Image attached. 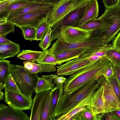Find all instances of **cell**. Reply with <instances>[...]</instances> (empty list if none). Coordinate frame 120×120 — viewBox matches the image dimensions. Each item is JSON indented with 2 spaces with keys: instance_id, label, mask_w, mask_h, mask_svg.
Wrapping results in <instances>:
<instances>
[{
  "instance_id": "f35d334b",
  "label": "cell",
  "mask_w": 120,
  "mask_h": 120,
  "mask_svg": "<svg viewBox=\"0 0 120 120\" xmlns=\"http://www.w3.org/2000/svg\"><path fill=\"white\" fill-rule=\"evenodd\" d=\"M114 71L112 65L107 69L103 76L105 79L108 81L114 76Z\"/></svg>"
},
{
  "instance_id": "277c9868",
  "label": "cell",
  "mask_w": 120,
  "mask_h": 120,
  "mask_svg": "<svg viewBox=\"0 0 120 120\" xmlns=\"http://www.w3.org/2000/svg\"><path fill=\"white\" fill-rule=\"evenodd\" d=\"M90 0H64L53 6L46 18L51 27L72 11L86 4Z\"/></svg>"
},
{
  "instance_id": "cb8c5ba5",
  "label": "cell",
  "mask_w": 120,
  "mask_h": 120,
  "mask_svg": "<svg viewBox=\"0 0 120 120\" xmlns=\"http://www.w3.org/2000/svg\"><path fill=\"white\" fill-rule=\"evenodd\" d=\"M43 52L42 51H33L29 50H23L17 56L20 59L37 62L39 60Z\"/></svg>"
},
{
  "instance_id": "bcb514c9",
  "label": "cell",
  "mask_w": 120,
  "mask_h": 120,
  "mask_svg": "<svg viewBox=\"0 0 120 120\" xmlns=\"http://www.w3.org/2000/svg\"><path fill=\"white\" fill-rule=\"evenodd\" d=\"M7 18L5 17L0 18V25L5 23L7 22Z\"/></svg>"
},
{
  "instance_id": "7bdbcfd3",
  "label": "cell",
  "mask_w": 120,
  "mask_h": 120,
  "mask_svg": "<svg viewBox=\"0 0 120 120\" xmlns=\"http://www.w3.org/2000/svg\"><path fill=\"white\" fill-rule=\"evenodd\" d=\"M105 120H120V118L113 112L106 113Z\"/></svg>"
},
{
  "instance_id": "ba28073f",
  "label": "cell",
  "mask_w": 120,
  "mask_h": 120,
  "mask_svg": "<svg viewBox=\"0 0 120 120\" xmlns=\"http://www.w3.org/2000/svg\"><path fill=\"white\" fill-rule=\"evenodd\" d=\"M50 9L30 12L15 19L7 21L8 22L14 24L17 27L30 26L36 27L46 18Z\"/></svg>"
},
{
  "instance_id": "8d00e7d4",
  "label": "cell",
  "mask_w": 120,
  "mask_h": 120,
  "mask_svg": "<svg viewBox=\"0 0 120 120\" xmlns=\"http://www.w3.org/2000/svg\"><path fill=\"white\" fill-rule=\"evenodd\" d=\"M103 4L107 9L115 6L120 3V0H102Z\"/></svg>"
},
{
  "instance_id": "f546056e",
  "label": "cell",
  "mask_w": 120,
  "mask_h": 120,
  "mask_svg": "<svg viewBox=\"0 0 120 120\" xmlns=\"http://www.w3.org/2000/svg\"><path fill=\"white\" fill-rule=\"evenodd\" d=\"M50 27L47 22L46 18H45L35 27L36 31L35 40H41L46 35Z\"/></svg>"
},
{
  "instance_id": "836d02e7",
  "label": "cell",
  "mask_w": 120,
  "mask_h": 120,
  "mask_svg": "<svg viewBox=\"0 0 120 120\" xmlns=\"http://www.w3.org/2000/svg\"><path fill=\"white\" fill-rule=\"evenodd\" d=\"M15 29V25L8 22L5 23L0 25V36L5 37L8 34L14 32Z\"/></svg>"
},
{
  "instance_id": "7a4b0ae2",
  "label": "cell",
  "mask_w": 120,
  "mask_h": 120,
  "mask_svg": "<svg viewBox=\"0 0 120 120\" xmlns=\"http://www.w3.org/2000/svg\"><path fill=\"white\" fill-rule=\"evenodd\" d=\"M104 78L103 76L93 80L70 92L61 93L56 108V117L71 111L86 98L94 93L99 88Z\"/></svg>"
},
{
  "instance_id": "ab89813d",
  "label": "cell",
  "mask_w": 120,
  "mask_h": 120,
  "mask_svg": "<svg viewBox=\"0 0 120 120\" xmlns=\"http://www.w3.org/2000/svg\"><path fill=\"white\" fill-rule=\"evenodd\" d=\"M66 78L63 76H57L53 79V82L56 86H63Z\"/></svg>"
},
{
  "instance_id": "b9f144b4",
  "label": "cell",
  "mask_w": 120,
  "mask_h": 120,
  "mask_svg": "<svg viewBox=\"0 0 120 120\" xmlns=\"http://www.w3.org/2000/svg\"><path fill=\"white\" fill-rule=\"evenodd\" d=\"M10 3L4 0L0 1V15L4 13L6 10Z\"/></svg>"
},
{
  "instance_id": "681fc988",
  "label": "cell",
  "mask_w": 120,
  "mask_h": 120,
  "mask_svg": "<svg viewBox=\"0 0 120 120\" xmlns=\"http://www.w3.org/2000/svg\"><path fill=\"white\" fill-rule=\"evenodd\" d=\"M8 2L10 4L15 2L16 1H18L19 0H4Z\"/></svg>"
},
{
  "instance_id": "ac0fdd59",
  "label": "cell",
  "mask_w": 120,
  "mask_h": 120,
  "mask_svg": "<svg viewBox=\"0 0 120 120\" xmlns=\"http://www.w3.org/2000/svg\"><path fill=\"white\" fill-rule=\"evenodd\" d=\"M88 49L79 48L53 54L58 61L57 64L60 65L64 62L79 57Z\"/></svg>"
},
{
  "instance_id": "f6af8a7d",
  "label": "cell",
  "mask_w": 120,
  "mask_h": 120,
  "mask_svg": "<svg viewBox=\"0 0 120 120\" xmlns=\"http://www.w3.org/2000/svg\"><path fill=\"white\" fill-rule=\"evenodd\" d=\"M11 41L9 40L2 36H0V44H5L11 42Z\"/></svg>"
},
{
  "instance_id": "7402d4cb",
  "label": "cell",
  "mask_w": 120,
  "mask_h": 120,
  "mask_svg": "<svg viewBox=\"0 0 120 120\" xmlns=\"http://www.w3.org/2000/svg\"><path fill=\"white\" fill-rule=\"evenodd\" d=\"M63 86H56L51 91V97L50 102V120H54L55 119V112L60 95L63 91Z\"/></svg>"
},
{
  "instance_id": "f1b7e54d",
  "label": "cell",
  "mask_w": 120,
  "mask_h": 120,
  "mask_svg": "<svg viewBox=\"0 0 120 120\" xmlns=\"http://www.w3.org/2000/svg\"><path fill=\"white\" fill-rule=\"evenodd\" d=\"M58 62L53 54L46 50L43 51L42 55L37 63L38 64H49L56 65L58 64Z\"/></svg>"
},
{
  "instance_id": "83f0119b",
  "label": "cell",
  "mask_w": 120,
  "mask_h": 120,
  "mask_svg": "<svg viewBox=\"0 0 120 120\" xmlns=\"http://www.w3.org/2000/svg\"><path fill=\"white\" fill-rule=\"evenodd\" d=\"M51 97V90L43 105L40 120H50V111Z\"/></svg>"
},
{
  "instance_id": "30bf717a",
  "label": "cell",
  "mask_w": 120,
  "mask_h": 120,
  "mask_svg": "<svg viewBox=\"0 0 120 120\" xmlns=\"http://www.w3.org/2000/svg\"><path fill=\"white\" fill-rule=\"evenodd\" d=\"M5 102L8 105L17 110H27L31 109L33 103L32 98L5 90Z\"/></svg>"
},
{
  "instance_id": "d590c367",
  "label": "cell",
  "mask_w": 120,
  "mask_h": 120,
  "mask_svg": "<svg viewBox=\"0 0 120 120\" xmlns=\"http://www.w3.org/2000/svg\"><path fill=\"white\" fill-rule=\"evenodd\" d=\"M106 55L112 62H115L120 63V52L114 48L108 50Z\"/></svg>"
},
{
  "instance_id": "9a60e30c",
  "label": "cell",
  "mask_w": 120,
  "mask_h": 120,
  "mask_svg": "<svg viewBox=\"0 0 120 120\" xmlns=\"http://www.w3.org/2000/svg\"><path fill=\"white\" fill-rule=\"evenodd\" d=\"M54 5L39 3H33L10 12L8 15L7 20L15 19L21 15L30 12L41 10L50 9Z\"/></svg>"
},
{
  "instance_id": "d6986e66",
  "label": "cell",
  "mask_w": 120,
  "mask_h": 120,
  "mask_svg": "<svg viewBox=\"0 0 120 120\" xmlns=\"http://www.w3.org/2000/svg\"><path fill=\"white\" fill-rule=\"evenodd\" d=\"M20 45L12 41L5 44H0V60L14 57L21 52Z\"/></svg>"
},
{
  "instance_id": "603a6c76",
  "label": "cell",
  "mask_w": 120,
  "mask_h": 120,
  "mask_svg": "<svg viewBox=\"0 0 120 120\" xmlns=\"http://www.w3.org/2000/svg\"><path fill=\"white\" fill-rule=\"evenodd\" d=\"M37 3H41L37 0H19L10 3L6 11L0 15V18L5 17L7 18L8 13L10 12Z\"/></svg>"
},
{
  "instance_id": "60d3db41",
  "label": "cell",
  "mask_w": 120,
  "mask_h": 120,
  "mask_svg": "<svg viewBox=\"0 0 120 120\" xmlns=\"http://www.w3.org/2000/svg\"><path fill=\"white\" fill-rule=\"evenodd\" d=\"M112 66L114 74L117 76L120 84V63L113 62Z\"/></svg>"
},
{
  "instance_id": "2e32d148",
  "label": "cell",
  "mask_w": 120,
  "mask_h": 120,
  "mask_svg": "<svg viewBox=\"0 0 120 120\" xmlns=\"http://www.w3.org/2000/svg\"><path fill=\"white\" fill-rule=\"evenodd\" d=\"M51 91L36 93L33 99L30 120H40L43 105Z\"/></svg>"
},
{
  "instance_id": "8992f818",
  "label": "cell",
  "mask_w": 120,
  "mask_h": 120,
  "mask_svg": "<svg viewBox=\"0 0 120 120\" xmlns=\"http://www.w3.org/2000/svg\"><path fill=\"white\" fill-rule=\"evenodd\" d=\"M93 30H85L71 26H63L56 39L68 43L83 41L90 38Z\"/></svg>"
},
{
  "instance_id": "484cf974",
  "label": "cell",
  "mask_w": 120,
  "mask_h": 120,
  "mask_svg": "<svg viewBox=\"0 0 120 120\" xmlns=\"http://www.w3.org/2000/svg\"><path fill=\"white\" fill-rule=\"evenodd\" d=\"M11 64L10 61L7 60H0V86L4 84L11 73Z\"/></svg>"
},
{
  "instance_id": "d4e9b609",
  "label": "cell",
  "mask_w": 120,
  "mask_h": 120,
  "mask_svg": "<svg viewBox=\"0 0 120 120\" xmlns=\"http://www.w3.org/2000/svg\"><path fill=\"white\" fill-rule=\"evenodd\" d=\"M109 26L99 17L88 21L78 28L85 30H90L106 28Z\"/></svg>"
},
{
  "instance_id": "e575fe53",
  "label": "cell",
  "mask_w": 120,
  "mask_h": 120,
  "mask_svg": "<svg viewBox=\"0 0 120 120\" xmlns=\"http://www.w3.org/2000/svg\"><path fill=\"white\" fill-rule=\"evenodd\" d=\"M108 81L112 85L120 102V84L117 76L114 74V76Z\"/></svg>"
},
{
  "instance_id": "6da1fadb",
  "label": "cell",
  "mask_w": 120,
  "mask_h": 120,
  "mask_svg": "<svg viewBox=\"0 0 120 120\" xmlns=\"http://www.w3.org/2000/svg\"><path fill=\"white\" fill-rule=\"evenodd\" d=\"M112 64L106 55L90 65L71 74L63 85L64 92H71L91 81L99 78Z\"/></svg>"
},
{
  "instance_id": "74e56055",
  "label": "cell",
  "mask_w": 120,
  "mask_h": 120,
  "mask_svg": "<svg viewBox=\"0 0 120 120\" xmlns=\"http://www.w3.org/2000/svg\"><path fill=\"white\" fill-rule=\"evenodd\" d=\"M112 41V44L113 47L120 52V31Z\"/></svg>"
},
{
  "instance_id": "d6a6232c",
  "label": "cell",
  "mask_w": 120,
  "mask_h": 120,
  "mask_svg": "<svg viewBox=\"0 0 120 120\" xmlns=\"http://www.w3.org/2000/svg\"><path fill=\"white\" fill-rule=\"evenodd\" d=\"M52 28L50 27L46 34L40 40L39 46L43 51L46 50L51 44V39Z\"/></svg>"
},
{
  "instance_id": "e0dca14e",
  "label": "cell",
  "mask_w": 120,
  "mask_h": 120,
  "mask_svg": "<svg viewBox=\"0 0 120 120\" xmlns=\"http://www.w3.org/2000/svg\"><path fill=\"white\" fill-rule=\"evenodd\" d=\"M58 76L56 74L43 75L39 77L35 88L36 93L42 92L52 90L55 85L52 83L53 79Z\"/></svg>"
},
{
  "instance_id": "c3c4849f",
  "label": "cell",
  "mask_w": 120,
  "mask_h": 120,
  "mask_svg": "<svg viewBox=\"0 0 120 120\" xmlns=\"http://www.w3.org/2000/svg\"><path fill=\"white\" fill-rule=\"evenodd\" d=\"M112 112L117 115L120 118V110L115 111Z\"/></svg>"
},
{
  "instance_id": "ffe728a7",
  "label": "cell",
  "mask_w": 120,
  "mask_h": 120,
  "mask_svg": "<svg viewBox=\"0 0 120 120\" xmlns=\"http://www.w3.org/2000/svg\"><path fill=\"white\" fill-rule=\"evenodd\" d=\"M94 93L83 100L71 111L67 113L59 115L55 120H69L74 115L90 105Z\"/></svg>"
},
{
  "instance_id": "52a82bcc",
  "label": "cell",
  "mask_w": 120,
  "mask_h": 120,
  "mask_svg": "<svg viewBox=\"0 0 120 120\" xmlns=\"http://www.w3.org/2000/svg\"><path fill=\"white\" fill-rule=\"evenodd\" d=\"M93 59L91 56H86L82 55L77 58L57 66L56 74L58 76L69 75L91 64L95 61Z\"/></svg>"
},
{
  "instance_id": "ee69618b",
  "label": "cell",
  "mask_w": 120,
  "mask_h": 120,
  "mask_svg": "<svg viewBox=\"0 0 120 120\" xmlns=\"http://www.w3.org/2000/svg\"><path fill=\"white\" fill-rule=\"evenodd\" d=\"M40 3L54 5L64 0H37Z\"/></svg>"
},
{
  "instance_id": "5bb4252c",
  "label": "cell",
  "mask_w": 120,
  "mask_h": 120,
  "mask_svg": "<svg viewBox=\"0 0 120 120\" xmlns=\"http://www.w3.org/2000/svg\"><path fill=\"white\" fill-rule=\"evenodd\" d=\"M30 117L23 110L16 109L9 105H0V120H29Z\"/></svg>"
},
{
  "instance_id": "1f68e13d",
  "label": "cell",
  "mask_w": 120,
  "mask_h": 120,
  "mask_svg": "<svg viewBox=\"0 0 120 120\" xmlns=\"http://www.w3.org/2000/svg\"><path fill=\"white\" fill-rule=\"evenodd\" d=\"M0 86L3 87L5 90L23 95L19 89L11 73L8 76L4 84Z\"/></svg>"
},
{
  "instance_id": "7c38bea8",
  "label": "cell",
  "mask_w": 120,
  "mask_h": 120,
  "mask_svg": "<svg viewBox=\"0 0 120 120\" xmlns=\"http://www.w3.org/2000/svg\"><path fill=\"white\" fill-rule=\"evenodd\" d=\"M104 90V86L102 82L98 89L94 93L91 104L93 113L96 120H101L105 113Z\"/></svg>"
},
{
  "instance_id": "7dc6e473",
  "label": "cell",
  "mask_w": 120,
  "mask_h": 120,
  "mask_svg": "<svg viewBox=\"0 0 120 120\" xmlns=\"http://www.w3.org/2000/svg\"><path fill=\"white\" fill-rule=\"evenodd\" d=\"M4 88L2 86H0V100H2L4 98V93L2 90Z\"/></svg>"
},
{
  "instance_id": "8fae6325",
  "label": "cell",
  "mask_w": 120,
  "mask_h": 120,
  "mask_svg": "<svg viewBox=\"0 0 120 120\" xmlns=\"http://www.w3.org/2000/svg\"><path fill=\"white\" fill-rule=\"evenodd\" d=\"M102 84L104 86V96L105 113L120 110V102L113 87L108 81L104 79Z\"/></svg>"
},
{
  "instance_id": "3957f363",
  "label": "cell",
  "mask_w": 120,
  "mask_h": 120,
  "mask_svg": "<svg viewBox=\"0 0 120 120\" xmlns=\"http://www.w3.org/2000/svg\"><path fill=\"white\" fill-rule=\"evenodd\" d=\"M11 74L19 89L24 96L32 98L39 78L38 73H33L23 65L11 64Z\"/></svg>"
},
{
  "instance_id": "4fadbf2b",
  "label": "cell",
  "mask_w": 120,
  "mask_h": 120,
  "mask_svg": "<svg viewBox=\"0 0 120 120\" xmlns=\"http://www.w3.org/2000/svg\"><path fill=\"white\" fill-rule=\"evenodd\" d=\"M99 11L97 0H90L86 4L82 16L71 26L79 27L87 21L96 19L98 16Z\"/></svg>"
},
{
  "instance_id": "44dd1931",
  "label": "cell",
  "mask_w": 120,
  "mask_h": 120,
  "mask_svg": "<svg viewBox=\"0 0 120 120\" xmlns=\"http://www.w3.org/2000/svg\"><path fill=\"white\" fill-rule=\"evenodd\" d=\"M23 64L25 69L33 73L54 71L56 69L55 65L52 64H37L29 61H24Z\"/></svg>"
},
{
  "instance_id": "5b68a950",
  "label": "cell",
  "mask_w": 120,
  "mask_h": 120,
  "mask_svg": "<svg viewBox=\"0 0 120 120\" xmlns=\"http://www.w3.org/2000/svg\"><path fill=\"white\" fill-rule=\"evenodd\" d=\"M105 45L100 39L94 37H90L84 41L72 43H66L57 39L48 50L51 53L56 54L79 48L97 47Z\"/></svg>"
},
{
  "instance_id": "4dcf8cb0",
  "label": "cell",
  "mask_w": 120,
  "mask_h": 120,
  "mask_svg": "<svg viewBox=\"0 0 120 120\" xmlns=\"http://www.w3.org/2000/svg\"><path fill=\"white\" fill-rule=\"evenodd\" d=\"M19 27L21 30L23 37L25 40L31 41L35 40L36 31L35 27L30 26H21Z\"/></svg>"
},
{
  "instance_id": "9c48e42d",
  "label": "cell",
  "mask_w": 120,
  "mask_h": 120,
  "mask_svg": "<svg viewBox=\"0 0 120 120\" xmlns=\"http://www.w3.org/2000/svg\"><path fill=\"white\" fill-rule=\"evenodd\" d=\"M86 4L72 11L52 26L51 43L56 39L57 35L62 26H72L82 17L86 8Z\"/></svg>"
},
{
  "instance_id": "4316f807",
  "label": "cell",
  "mask_w": 120,
  "mask_h": 120,
  "mask_svg": "<svg viewBox=\"0 0 120 120\" xmlns=\"http://www.w3.org/2000/svg\"><path fill=\"white\" fill-rule=\"evenodd\" d=\"M69 120H96L94 114L91 104L71 117Z\"/></svg>"
}]
</instances>
